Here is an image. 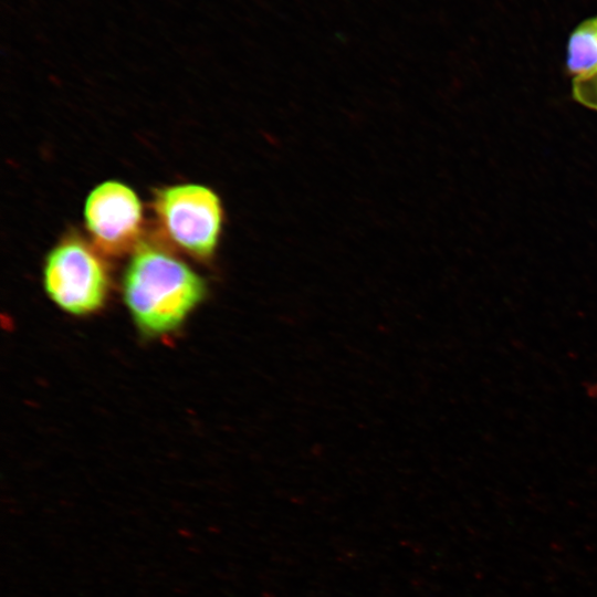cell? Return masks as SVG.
<instances>
[{
	"label": "cell",
	"mask_w": 597,
	"mask_h": 597,
	"mask_svg": "<svg viewBox=\"0 0 597 597\" xmlns=\"http://www.w3.org/2000/svg\"><path fill=\"white\" fill-rule=\"evenodd\" d=\"M153 209L161 231L179 249L199 259L213 254L223 220L213 190L197 184L169 186L156 191Z\"/></svg>",
	"instance_id": "obj_2"
},
{
	"label": "cell",
	"mask_w": 597,
	"mask_h": 597,
	"mask_svg": "<svg viewBox=\"0 0 597 597\" xmlns=\"http://www.w3.org/2000/svg\"><path fill=\"white\" fill-rule=\"evenodd\" d=\"M573 97L588 108L597 111V70L573 81Z\"/></svg>",
	"instance_id": "obj_6"
},
{
	"label": "cell",
	"mask_w": 597,
	"mask_h": 597,
	"mask_svg": "<svg viewBox=\"0 0 597 597\" xmlns=\"http://www.w3.org/2000/svg\"><path fill=\"white\" fill-rule=\"evenodd\" d=\"M203 280L164 247L139 242L123 276L125 304L139 329L151 336L177 329L203 300Z\"/></svg>",
	"instance_id": "obj_1"
},
{
	"label": "cell",
	"mask_w": 597,
	"mask_h": 597,
	"mask_svg": "<svg viewBox=\"0 0 597 597\" xmlns=\"http://www.w3.org/2000/svg\"><path fill=\"white\" fill-rule=\"evenodd\" d=\"M43 282L53 303L73 315L91 314L102 307L109 285L103 260L77 235L65 237L49 252Z\"/></svg>",
	"instance_id": "obj_3"
},
{
	"label": "cell",
	"mask_w": 597,
	"mask_h": 597,
	"mask_svg": "<svg viewBox=\"0 0 597 597\" xmlns=\"http://www.w3.org/2000/svg\"><path fill=\"white\" fill-rule=\"evenodd\" d=\"M84 219L96 248L108 255H122L139 243L142 203L123 182L109 180L95 187L85 201Z\"/></svg>",
	"instance_id": "obj_4"
},
{
	"label": "cell",
	"mask_w": 597,
	"mask_h": 597,
	"mask_svg": "<svg viewBox=\"0 0 597 597\" xmlns=\"http://www.w3.org/2000/svg\"><path fill=\"white\" fill-rule=\"evenodd\" d=\"M566 70L575 77L597 70V17L583 21L569 35Z\"/></svg>",
	"instance_id": "obj_5"
}]
</instances>
